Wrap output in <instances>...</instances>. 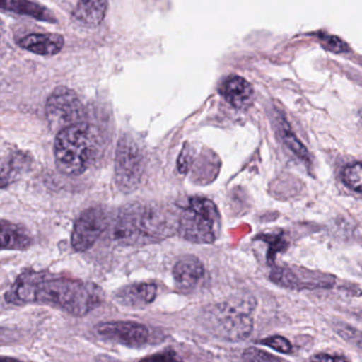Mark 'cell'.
Segmentation results:
<instances>
[{
  "mask_svg": "<svg viewBox=\"0 0 362 362\" xmlns=\"http://www.w3.org/2000/svg\"><path fill=\"white\" fill-rule=\"evenodd\" d=\"M103 299V291L93 283L59 278L34 270L23 272L6 293L8 303L53 304L76 317L86 316Z\"/></svg>",
  "mask_w": 362,
  "mask_h": 362,
  "instance_id": "6da1fadb",
  "label": "cell"
},
{
  "mask_svg": "<svg viewBox=\"0 0 362 362\" xmlns=\"http://www.w3.org/2000/svg\"><path fill=\"white\" fill-rule=\"evenodd\" d=\"M178 230V221L163 206L131 204L119 215L116 236L122 244L159 242Z\"/></svg>",
  "mask_w": 362,
  "mask_h": 362,
  "instance_id": "7a4b0ae2",
  "label": "cell"
},
{
  "mask_svg": "<svg viewBox=\"0 0 362 362\" xmlns=\"http://www.w3.org/2000/svg\"><path fill=\"white\" fill-rule=\"evenodd\" d=\"M255 308L253 298H233L210 308L204 315V322L216 337L240 341L252 333Z\"/></svg>",
  "mask_w": 362,
  "mask_h": 362,
  "instance_id": "3957f363",
  "label": "cell"
},
{
  "mask_svg": "<svg viewBox=\"0 0 362 362\" xmlns=\"http://www.w3.org/2000/svg\"><path fill=\"white\" fill-rule=\"evenodd\" d=\"M221 223V214L212 200L193 197L181 211L177 232L189 242L211 244L218 238Z\"/></svg>",
  "mask_w": 362,
  "mask_h": 362,
  "instance_id": "277c9868",
  "label": "cell"
},
{
  "mask_svg": "<svg viewBox=\"0 0 362 362\" xmlns=\"http://www.w3.org/2000/svg\"><path fill=\"white\" fill-rule=\"evenodd\" d=\"M90 129L82 122L59 132L54 141L57 170L64 175H81L88 167Z\"/></svg>",
  "mask_w": 362,
  "mask_h": 362,
  "instance_id": "5b68a950",
  "label": "cell"
},
{
  "mask_svg": "<svg viewBox=\"0 0 362 362\" xmlns=\"http://www.w3.org/2000/svg\"><path fill=\"white\" fill-rule=\"evenodd\" d=\"M144 173V158L139 144L133 138H121L115 160V180L123 193L139 187Z\"/></svg>",
  "mask_w": 362,
  "mask_h": 362,
  "instance_id": "8992f818",
  "label": "cell"
},
{
  "mask_svg": "<svg viewBox=\"0 0 362 362\" xmlns=\"http://www.w3.org/2000/svg\"><path fill=\"white\" fill-rule=\"evenodd\" d=\"M45 112L50 129L59 133L82 123L84 106L74 90L67 87H57L47 100Z\"/></svg>",
  "mask_w": 362,
  "mask_h": 362,
  "instance_id": "52a82bcc",
  "label": "cell"
},
{
  "mask_svg": "<svg viewBox=\"0 0 362 362\" xmlns=\"http://www.w3.org/2000/svg\"><path fill=\"white\" fill-rule=\"evenodd\" d=\"M107 225V215L99 206L87 209L76 219L71 234L72 248L78 252L89 250Z\"/></svg>",
  "mask_w": 362,
  "mask_h": 362,
  "instance_id": "ba28073f",
  "label": "cell"
},
{
  "mask_svg": "<svg viewBox=\"0 0 362 362\" xmlns=\"http://www.w3.org/2000/svg\"><path fill=\"white\" fill-rule=\"evenodd\" d=\"M98 335L104 339L131 348H139L148 344L150 331L146 325L134 321H110L95 327Z\"/></svg>",
  "mask_w": 362,
  "mask_h": 362,
  "instance_id": "9c48e42d",
  "label": "cell"
},
{
  "mask_svg": "<svg viewBox=\"0 0 362 362\" xmlns=\"http://www.w3.org/2000/svg\"><path fill=\"white\" fill-rule=\"evenodd\" d=\"M270 279L276 284L281 285L287 288H317V287H329L333 285L334 280L331 276L322 274H305V276H299L295 270L289 268L279 267L272 270Z\"/></svg>",
  "mask_w": 362,
  "mask_h": 362,
  "instance_id": "30bf717a",
  "label": "cell"
},
{
  "mask_svg": "<svg viewBox=\"0 0 362 362\" xmlns=\"http://www.w3.org/2000/svg\"><path fill=\"white\" fill-rule=\"evenodd\" d=\"M219 93L223 99L238 110H246L252 104V85L244 78L238 76H230L226 78L219 87Z\"/></svg>",
  "mask_w": 362,
  "mask_h": 362,
  "instance_id": "8fae6325",
  "label": "cell"
},
{
  "mask_svg": "<svg viewBox=\"0 0 362 362\" xmlns=\"http://www.w3.org/2000/svg\"><path fill=\"white\" fill-rule=\"evenodd\" d=\"M17 45L34 54L52 57L61 52L65 38L57 33H32L21 37Z\"/></svg>",
  "mask_w": 362,
  "mask_h": 362,
  "instance_id": "7c38bea8",
  "label": "cell"
},
{
  "mask_svg": "<svg viewBox=\"0 0 362 362\" xmlns=\"http://www.w3.org/2000/svg\"><path fill=\"white\" fill-rule=\"evenodd\" d=\"M204 274V268L199 259L193 255L181 257L173 269L176 286L182 291H189L197 286Z\"/></svg>",
  "mask_w": 362,
  "mask_h": 362,
  "instance_id": "4fadbf2b",
  "label": "cell"
},
{
  "mask_svg": "<svg viewBox=\"0 0 362 362\" xmlns=\"http://www.w3.org/2000/svg\"><path fill=\"white\" fill-rule=\"evenodd\" d=\"M157 286L152 283H137L123 287L116 293V300L121 305L142 308L154 302Z\"/></svg>",
  "mask_w": 362,
  "mask_h": 362,
  "instance_id": "5bb4252c",
  "label": "cell"
},
{
  "mask_svg": "<svg viewBox=\"0 0 362 362\" xmlns=\"http://www.w3.org/2000/svg\"><path fill=\"white\" fill-rule=\"evenodd\" d=\"M0 11L12 14L29 16L47 23H54L52 13L32 0H0Z\"/></svg>",
  "mask_w": 362,
  "mask_h": 362,
  "instance_id": "9a60e30c",
  "label": "cell"
},
{
  "mask_svg": "<svg viewBox=\"0 0 362 362\" xmlns=\"http://www.w3.org/2000/svg\"><path fill=\"white\" fill-rule=\"evenodd\" d=\"M108 0H78L74 17L87 25H98L107 12Z\"/></svg>",
  "mask_w": 362,
  "mask_h": 362,
  "instance_id": "2e32d148",
  "label": "cell"
},
{
  "mask_svg": "<svg viewBox=\"0 0 362 362\" xmlns=\"http://www.w3.org/2000/svg\"><path fill=\"white\" fill-rule=\"evenodd\" d=\"M31 243L30 236L18 226L0 223V250H25Z\"/></svg>",
  "mask_w": 362,
  "mask_h": 362,
  "instance_id": "e0dca14e",
  "label": "cell"
},
{
  "mask_svg": "<svg viewBox=\"0 0 362 362\" xmlns=\"http://www.w3.org/2000/svg\"><path fill=\"white\" fill-rule=\"evenodd\" d=\"M279 132H280L281 139L284 142L285 146H286L298 158L304 161H308V159H310L308 148L298 139L297 136L293 133L291 127L287 124L286 121H281Z\"/></svg>",
  "mask_w": 362,
  "mask_h": 362,
  "instance_id": "ac0fdd59",
  "label": "cell"
},
{
  "mask_svg": "<svg viewBox=\"0 0 362 362\" xmlns=\"http://www.w3.org/2000/svg\"><path fill=\"white\" fill-rule=\"evenodd\" d=\"M341 180L349 189L362 193V163H355L344 168Z\"/></svg>",
  "mask_w": 362,
  "mask_h": 362,
  "instance_id": "d6986e66",
  "label": "cell"
},
{
  "mask_svg": "<svg viewBox=\"0 0 362 362\" xmlns=\"http://www.w3.org/2000/svg\"><path fill=\"white\" fill-rule=\"evenodd\" d=\"M244 362H284L265 351L257 348H248L243 352Z\"/></svg>",
  "mask_w": 362,
  "mask_h": 362,
  "instance_id": "ffe728a7",
  "label": "cell"
},
{
  "mask_svg": "<svg viewBox=\"0 0 362 362\" xmlns=\"http://www.w3.org/2000/svg\"><path fill=\"white\" fill-rule=\"evenodd\" d=\"M259 344L269 346L276 352L283 353V354H291L293 352V344L287 338L282 337V336H272V337L265 338V339L261 340Z\"/></svg>",
  "mask_w": 362,
  "mask_h": 362,
  "instance_id": "44dd1931",
  "label": "cell"
},
{
  "mask_svg": "<svg viewBox=\"0 0 362 362\" xmlns=\"http://www.w3.org/2000/svg\"><path fill=\"white\" fill-rule=\"evenodd\" d=\"M16 175V169L10 161L0 159V189L8 187Z\"/></svg>",
  "mask_w": 362,
  "mask_h": 362,
  "instance_id": "7402d4cb",
  "label": "cell"
},
{
  "mask_svg": "<svg viewBox=\"0 0 362 362\" xmlns=\"http://www.w3.org/2000/svg\"><path fill=\"white\" fill-rule=\"evenodd\" d=\"M338 333L346 341L354 344L355 346L362 350V332L348 327V325H344V327H338Z\"/></svg>",
  "mask_w": 362,
  "mask_h": 362,
  "instance_id": "603a6c76",
  "label": "cell"
},
{
  "mask_svg": "<svg viewBox=\"0 0 362 362\" xmlns=\"http://www.w3.org/2000/svg\"><path fill=\"white\" fill-rule=\"evenodd\" d=\"M139 362H178L173 352H160L144 357Z\"/></svg>",
  "mask_w": 362,
  "mask_h": 362,
  "instance_id": "cb8c5ba5",
  "label": "cell"
},
{
  "mask_svg": "<svg viewBox=\"0 0 362 362\" xmlns=\"http://www.w3.org/2000/svg\"><path fill=\"white\" fill-rule=\"evenodd\" d=\"M312 362H350L344 357L338 355L317 354L310 359Z\"/></svg>",
  "mask_w": 362,
  "mask_h": 362,
  "instance_id": "d4e9b609",
  "label": "cell"
},
{
  "mask_svg": "<svg viewBox=\"0 0 362 362\" xmlns=\"http://www.w3.org/2000/svg\"><path fill=\"white\" fill-rule=\"evenodd\" d=\"M327 46L325 47L329 50L334 51V52H344L346 49V44L339 38L334 37V36L327 37Z\"/></svg>",
  "mask_w": 362,
  "mask_h": 362,
  "instance_id": "484cf974",
  "label": "cell"
},
{
  "mask_svg": "<svg viewBox=\"0 0 362 362\" xmlns=\"http://www.w3.org/2000/svg\"><path fill=\"white\" fill-rule=\"evenodd\" d=\"M0 362H23L14 357L0 356Z\"/></svg>",
  "mask_w": 362,
  "mask_h": 362,
  "instance_id": "4316f807",
  "label": "cell"
}]
</instances>
